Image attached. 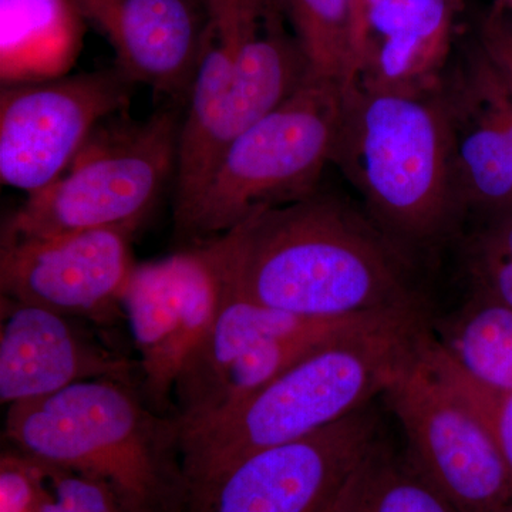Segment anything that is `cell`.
I'll list each match as a JSON object with an SVG mask.
<instances>
[{"label":"cell","instance_id":"cell-25","mask_svg":"<svg viewBox=\"0 0 512 512\" xmlns=\"http://www.w3.org/2000/svg\"><path fill=\"white\" fill-rule=\"evenodd\" d=\"M477 45L512 86V9L504 0L494 3L481 19Z\"/></svg>","mask_w":512,"mask_h":512},{"label":"cell","instance_id":"cell-4","mask_svg":"<svg viewBox=\"0 0 512 512\" xmlns=\"http://www.w3.org/2000/svg\"><path fill=\"white\" fill-rule=\"evenodd\" d=\"M332 164L404 254L443 244L461 221L450 128L439 87L426 93L342 89Z\"/></svg>","mask_w":512,"mask_h":512},{"label":"cell","instance_id":"cell-11","mask_svg":"<svg viewBox=\"0 0 512 512\" xmlns=\"http://www.w3.org/2000/svg\"><path fill=\"white\" fill-rule=\"evenodd\" d=\"M222 285L201 245L136 264L124 291V318L140 355V390L148 403L174 414V384L217 316Z\"/></svg>","mask_w":512,"mask_h":512},{"label":"cell","instance_id":"cell-9","mask_svg":"<svg viewBox=\"0 0 512 512\" xmlns=\"http://www.w3.org/2000/svg\"><path fill=\"white\" fill-rule=\"evenodd\" d=\"M380 439L372 406L303 439L256 451L225 470L187 512H329Z\"/></svg>","mask_w":512,"mask_h":512},{"label":"cell","instance_id":"cell-30","mask_svg":"<svg viewBox=\"0 0 512 512\" xmlns=\"http://www.w3.org/2000/svg\"><path fill=\"white\" fill-rule=\"evenodd\" d=\"M201 2H202V0H201Z\"/></svg>","mask_w":512,"mask_h":512},{"label":"cell","instance_id":"cell-28","mask_svg":"<svg viewBox=\"0 0 512 512\" xmlns=\"http://www.w3.org/2000/svg\"><path fill=\"white\" fill-rule=\"evenodd\" d=\"M501 512H512V503L508 504L507 507H505Z\"/></svg>","mask_w":512,"mask_h":512},{"label":"cell","instance_id":"cell-14","mask_svg":"<svg viewBox=\"0 0 512 512\" xmlns=\"http://www.w3.org/2000/svg\"><path fill=\"white\" fill-rule=\"evenodd\" d=\"M109 40L116 69L133 84L187 100L208 29L201 0H70Z\"/></svg>","mask_w":512,"mask_h":512},{"label":"cell","instance_id":"cell-3","mask_svg":"<svg viewBox=\"0 0 512 512\" xmlns=\"http://www.w3.org/2000/svg\"><path fill=\"white\" fill-rule=\"evenodd\" d=\"M429 329V316H416L359 333L306 357L220 416L181 427L190 503L242 458L303 439L383 396Z\"/></svg>","mask_w":512,"mask_h":512},{"label":"cell","instance_id":"cell-24","mask_svg":"<svg viewBox=\"0 0 512 512\" xmlns=\"http://www.w3.org/2000/svg\"><path fill=\"white\" fill-rule=\"evenodd\" d=\"M468 82L497 114L512 150V86L474 42L457 62Z\"/></svg>","mask_w":512,"mask_h":512},{"label":"cell","instance_id":"cell-15","mask_svg":"<svg viewBox=\"0 0 512 512\" xmlns=\"http://www.w3.org/2000/svg\"><path fill=\"white\" fill-rule=\"evenodd\" d=\"M458 12L460 0H379L367 13L348 86L393 93L436 90L451 62Z\"/></svg>","mask_w":512,"mask_h":512},{"label":"cell","instance_id":"cell-6","mask_svg":"<svg viewBox=\"0 0 512 512\" xmlns=\"http://www.w3.org/2000/svg\"><path fill=\"white\" fill-rule=\"evenodd\" d=\"M183 117L165 107L143 121H104L55 183L28 195L10 215L2 244L140 227L175 174Z\"/></svg>","mask_w":512,"mask_h":512},{"label":"cell","instance_id":"cell-21","mask_svg":"<svg viewBox=\"0 0 512 512\" xmlns=\"http://www.w3.org/2000/svg\"><path fill=\"white\" fill-rule=\"evenodd\" d=\"M420 355L430 369L478 414L512 474V390L493 389L468 376L444 352L431 329L421 339Z\"/></svg>","mask_w":512,"mask_h":512},{"label":"cell","instance_id":"cell-1","mask_svg":"<svg viewBox=\"0 0 512 512\" xmlns=\"http://www.w3.org/2000/svg\"><path fill=\"white\" fill-rule=\"evenodd\" d=\"M222 293L306 318L427 312L413 259L365 210L316 191L200 242Z\"/></svg>","mask_w":512,"mask_h":512},{"label":"cell","instance_id":"cell-13","mask_svg":"<svg viewBox=\"0 0 512 512\" xmlns=\"http://www.w3.org/2000/svg\"><path fill=\"white\" fill-rule=\"evenodd\" d=\"M0 403L32 402L92 380L140 386V366L109 348L84 320L0 298Z\"/></svg>","mask_w":512,"mask_h":512},{"label":"cell","instance_id":"cell-26","mask_svg":"<svg viewBox=\"0 0 512 512\" xmlns=\"http://www.w3.org/2000/svg\"><path fill=\"white\" fill-rule=\"evenodd\" d=\"M467 251L512 261V208L478 221L476 231L468 239Z\"/></svg>","mask_w":512,"mask_h":512},{"label":"cell","instance_id":"cell-2","mask_svg":"<svg viewBox=\"0 0 512 512\" xmlns=\"http://www.w3.org/2000/svg\"><path fill=\"white\" fill-rule=\"evenodd\" d=\"M183 429L158 412L140 386L92 380L13 404L3 437L9 447L49 466L96 478L127 512H187Z\"/></svg>","mask_w":512,"mask_h":512},{"label":"cell","instance_id":"cell-18","mask_svg":"<svg viewBox=\"0 0 512 512\" xmlns=\"http://www.w3.org/2000/svg\"><path fill=\"white\" fill-rule=\"evenodd\" d=\"M434 338L468 376L493 389L512 390V308L471 292Z\"/></svg>","mask_w":512,"mask_h":512},{"label":"cell","instance_id":"cell-12","mask_svg":"<svg viewBox=\"0 0 512 512\" xmlns=\"http://www.w3.org/2000/svg\"><path fill=\"white\" fill-rule=\"evenodd\" d=\"M136 229H86L3 242L2 296L96 325H111L117 316H124L121 301L136 266L131 251Z\"/></svg>","mask_w":512,"mask_h":512},{"label":"cell","instance_id":"cell-5","mask_svg":"<svg viewBox=\"0 0 512 512\" xmlns=\"http://www.w3.org/2000/svg\"><path fill=\"white\" fill-rule=\"evenodd\" d=\"M342 114V87L313 76L227 148L190 210L175 222L187 247L210 241L265 208L318 191Z\"/></svg>","mask_w":512,"mask_h":512},{"label":"cell","instance_id":"cell-17","mask_svg":"<svg viewBox=\"0 0 512 512\" xmlns=\"http://www.w3.org/2000/svg\"><path fill=\"white\" fill-rule=\"evenodd\" d=\"M3 83L55 79L80 45V18L70 0H0Z\"/></svg>","mask_w":512,"mask_h":512},{"label":"cell","instance_id":"cell-29","mask_svg":"<svg viewBox=\"0 0 512 512\" xmlns=\"http://www.w3.org/2000/svg\"><path fill=\"white\" fill-rule=\"evenodd\" d=\"M510 2L512 3V0H510Z\"/></svg>","mask_w":512,"mask_h":512},{"label":"cell","instance_id":"cell-8","mask_svg":"<svg viewBox=\"0 0 512 512\" xmlns=\"http://www.w3.org/2000/svg\"><path fill=\"white\" fill-rule=\"evenodd\" d=\"M133 83L111 70L6 84L0 94V180L32 195L55 183L87 141L130 103Z\"/></svg>","mask_w":512,"mask_h":512},{"label":"cell","instance_id":"cell-20","mask_svg":"<svg viewBox=\"0 0 512 512\" xmlns=\"http://www.w3.org/2000/svg\"><path fill=\"white\" fill-rule=\"evenodd\" d=\"M313 76L346 87L355 76L359 33L355 0H281Z\"/></svg>","mask_w":512,"mask_h":512},{"label":"cell","instance_id":"cell-7","mask_svg":"<svg viewBox=\"0 0 512 512\" xmlns=\"http://www.w3.org/2000/svg\"><path fill=\"white\" fill-rule=\"evenodd\" d=\"M382 397L402 427L407 458L458 512H501L512 503V474L493 437L424 362L420 345Z\"/></svg>","mask_w":512,"mask_h":512},{"label":"cell","instance_id":"cell-23","mask_svg":"<svg viewBox=\"0 0 512 512\" xmlns=\"http://www.w3.org/2000/svg\"><path fill=\"white\" fill-rule=\"evenodd\" d=\"M45 471L36 460L8 447L0 456V512H45Z\"/></svg>","mask_w":512,"mask_h":512},{"label":"cell","instance_id":"cell-10","mask_svg":"<svg viewBox=\"0 0 512 512\" xmlns=\"http://www.w3.org/2000/svg\"><path fill=\"white\" fill-rule=\"evenodd\" d=\"M224 3L237 33L234 79L200 146L175 165L174 221L190 210L227 148L313 77L298 39L286 29L281 0Z\"/></svg>","mask_w":512,"mask_h":512},{"label":"cell","instance_id":"cell-16","mask_svg":"<svg viewBox=\"0 0 512 512\" xmlns=\"http://www.w3.org/2000/svg\"><path fill=\"white\" fill-rule=\"evenodd\" d=\"M439 96L451 137L454 183L464 218L487 220L512 208V150L500 120L458 64H448Z\"/></svg>","mask_w":512,"mask_h":512},{"label":"cell","instance_id":"cell-22","mask_svg":"<svg viewBox=\"0 0 512 512\" xmlns=\"http://www.w3.org/2000/svg\"><path fill=\"white\" fill-rule=\"evenodd\" d=\"M40 466L49 490L45 512H127L117 495L96 478L49 464Z\"/></svg>","mask_w":512,"mask_h":512},{"label":"cell","instance_id":"cell-19","mask_svg":"<svg viewBox=\"0 0 512 512\" xmlns=\"http://www.w3.org/2000/svg\"><path fill=\"white\" fill-rule=\"evenodd\" d=\"M329 512H458L406 454L376 441L350 474Z\"/></svg>","mask_w":512,"mask_h":512},{"label":"cell","instance_id":"cell-27","mask_svg":"<svg viewBox=\"0 0 512 512\" xmlns=\"http://www.w3.org/2000/svg\"><path fill=\"white\" fill-rule=\"evenodd\" d=\"M377 2H379V0H355V12L357 22V33H359V43L360 35H362L363 25H365L367 13L370 12V9H372ZM357 55H359V52H357Z\"/></svg>","mask_w":512,"mask_h":512}]
</instances>
